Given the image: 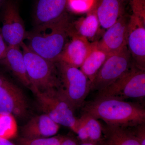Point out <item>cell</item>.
Wrapping results in <instances>:
<instances>
[{
    "label": "cell",
    "mask_w": 145,
    "mask_h": 145,
    "mask_svg": "<svg viewBox=\"0 0 145 145\" xmlns=\"http://www.w3.org/2000/svg\"><path fill=\"white\" fill-rule=\"evenodd\" d=\"M82 113L101 119L106 124L122 127H133L145 123V109L140 104L119 99H94L82 107Z\"/></svg>",
    "instance_id": "6da1fadb"
},
{
    "label": "cell",
    "mask_w": 145,
    "mask_h": 145,
    "mask_svg": "<svg viewBox=\"0 0 145 145\" xmlns=\"http://www.w3.org/2000/svg\"><path fill=\"white\" fill-rule=\"evenodd\" d=\"M71 22L67 15L58 20L35 25L27 32V45L46 59L57 62L68 38L70 37Z\"/></svg>",
    "instance_id": "7a4b0ae2"
},
{
    "label": "cell",
    "mask_w": 145,
    "mask_h": 145,
    "mask_svg": "<svg viewBox=\"0 0 145 145\" xmlns=\"http://www.w3.org/2000/svg\"><path fill=\"white\" fill-rule=\"evenodd\" d=\"M31 90L44 92L60 88V80L55 63L41 57L30 49L24 42L21 44Z\"/></svg>",
    "instance_id": "3957f363"
},
{
    "label": "cell",
    "mask_w": 145,
    "mask_h": 145,
    "mask_svg": "<svg viewBox=\"0 0 145 145\" xmlns=\"http://www.w3.org/2000/svg\"><path fill=\"white\" fill-rule=\"evenodd\" d=\"M55 64L60 80L58 91L75 111L82 106L90 93V81L78 68L61 61Z\"/></svg>",
    "instance_id": "277c9868"
},
{
    "label": "cell",
    "mask_w": 145,
    "mask_h": 145,
    "mask_svg": "<svg viewBox=\"0 0 145 145\" xmlns=\"http://www.w3.org/2000/svg\"><path fill=\"white\" fill-rule=\"evenodd\" d=\"M145 97V71L134 64L127 73L105 88L97 91L95 99H113L143 101Z\"/></svg>",
    "instance_id": "5b68a950"
},
{
    "label": "cell",
    "mask_w": 145,
    "mask_h": 145,
    "mask_svg": "<svg viewBox=\"0 0 145 145\" xmlns=\"http://www.w3.org/2000/svg\"><path fill=\"white\" fill-rule=\"evenodd\" d=\"M38 106L44 114L47 115L60 125L67 127L75 132L78 119L74 110L57 89L41 91H32Z\"/></svg>",
    "instance_id": "8992f818"
},
{
    "label": "cell",
    "mask_w": 145,
    "mask_h": 145,
    "mask_svg": "<svg viewBox=\"0 0 145 145\" xmlns=\"http://www.w3.org/2000/svg\"><path fill=\"white\" fill-rule=\"evenodd\" d=\"M133 64L127 46L109 55L91 83L90 92L102 90L114 82L127 73Z\"/></svg>",
    "instance_id": "52a82bcc"
},
{
    "label": "cell",
    "mask_w": 145,
    "mask_h": 145,
    "mask_svg": "<svg viewBox=\"0 0 145 145\" xmlns=\"http://www.w3.org/2000/svg\"><path fill=\"white\" fill-rule=\"evenodd\" d=\"M1 28L8 46H20L26 38L27 31L18 6L13 0H5L2 7Z\"/></svg>",
    "instance_id": "ba28073f"
},
{
    "label": "cell",
    "mask_w": 145,
    "mask_h": 145,
    "mask_svg": "<svg viewBox=\"0 0 145 145\" xmlns=\"http://www.w3.org/2000/svg\"><path fill=\"white\" fill-rule=\"evenodd\" d=\"M28 109V103L23 91L0 73V113L23 118L26 116Z\"/></svg>",
    "instance_id": "9c48e42d"
},
{
    "label": "cell",
    "mask_w": 145,
    "mask_h": 145,
    "mask_svg": "<svg viewBox=\"0 0 145 145\" xmlns=\"http://www.w3.org/2000/svg\"><path fill=\"white\" fill-rule=\"evenodd\" d=\"M127 46L133 64L145 71V20L133 14L130 16Z\"/></svg>",
    "instance_id": "30bf717a"
},
{
    "label": "cell",
    "mask_w": 145,
    "mask_h": 145,
    "mask_svg": "<svg viewBox=\"0 0 145 145\" xmlns=\"http://www.w3.org/2000/svg\"><path fill=\"white\" fill-rule=\"evenodd\" d=\"M130 17L123 15L113 25L106 29L102 39L98 42L99 47L108 55L119 52L127 46V36Z\"/></svg>",
    "instance_id": "8fae6325"
},
{
    "label": "cell",
    "mask_w": 145,
    "mask_h": 145,
    "mask_svg": "<svg viewBox=\"0 0 145 145\" xmlns=\"http://www.w3.org/2000/svg\"><path fill=\"white\" fill-rule=\"evenodd\" d=\"M69 0H36L33 13L35 25L54 22L67 15Z\"/></svg>",
    "instance_id": "7c38bea8"
},
{
    "label": "cell",
    "mask_w": 145,
    "mask_h": 145,
    "mask_svg": "<svg viewBox=\"0 0 145 145\" xmlns=\"http://www.w3.org/2000/svg\"><path fill=\"white\" fill-rule=\"evenodd\" d=\"M70 37L71 40L65 45L58 61L80 68L90 51L92 43L86 38L75 34L71 35Z\"/></svg>",
    "instance_id": "4fadbf2b"
},
{
    "label": "cell",
    "mask_w": 145,
    "mask_h": 145,
    "mask_svg": "<svg viewBox=\"0 0 145 145\" xmlns=\"http://www.w3.org/2000/svg\"><path fill=\"white\" fill-rule=\"evenodd\" d=\"M60 126L46 114L36 115L22 127V137L28 139L52 137L57 134Z\"/></svg>",
    "instance_id": "5bb4252c"
},
{
    "label": "cell",
    "mask_w": 145,
    "mask_h": 145,
    "mask_svg": "<svg viewBox=\"0 0 145 145\" xmlns=\"http://www.w3.org/2000/svg\"><path fill=\"white\" fill-rule=\"evenodd\" d=\"M20 48V46H8L5 56L0 63L7 68L23 85L31 90V83L27 75L22 51Z\"/></svg>",
    "instance_id": "9a60e30c"
},
{
    "label": "cell",
    "mask_w": 145,
    "mask_h": 145,
    "mask_svg": "<svg viewBox=\"0 0 145 145\" xmlns=\"http://www.w3.org/2000/svg\"><path fill=\"white\" fill-rule=\"evenodd\" d=\"M100 26L107 29L124 14L120 0H96L93 6Z\"/></svg>",
    "instance_id": "2e32d148"
},
{
    "label": "cell",
    "mask_w": 145,
    "mask_h": 145,
    "mask_svg": "<svg viewBox=\"0 0 145 145\" xmlns=\"http://www.w3.org/2000/svg\"><path fill=\"white\" fill-rule=\"evenodd\" d=\"M102 125V145H141L130 128Z\"/></svg>",
    "instance_id": "e0dca14e"
},
{
    "label": "cell",
    "mask_w": 145,
    "mask_h": 145,
    "mask_svg": "<svg viewBox=\"0 0 145 145\" xmlns=\"http://www.w3.org/2000/svg\"><path fill=\"white\" fill-rule=\"evenodd\" d=\"M108 56L106 52L99 47L98 42L92 43L90 51L80 68L91 83L94 80Z\"/></svg>",
    "instance_id": "ac0fdd59"
},
{
    "label": "cell",
    "mask_w": 145,
    "mask_h": 145,
    "mask_svg": "<svg viewBox=\"0 0 145 145\" xmlns=\"http://www.w3.org/2000/svg\"><path fill=\"white\" fill-rule=\"evenodd\" d=\"M100 26L93 7L86 17L80 18L75 22H71L70 36L75 34L88 40L95 36Z\"/></svg>",
    "instance_id": "d6986e66"
},
{
    "label": "cell",
    "mask_w": 145,
    "mask_h": 145,
    "mask_svg": "<svg viewBox=\"0 0 145 145\" xmlns=\"http://www.w3.org/2000/svg\"><path fill=\"white\" fill-rule=\"evenodd\" d=\"M81 118L86 127L89 141L100 143L103 136V125L98 119L86 113H82Z\"/></svg>",
    "instance_id": "ffe728a7"
},
{
    "label": "cell",
    "mask_w": 145,
    "mask_h": 145,
    "mask_svg": "<svg viewBox=\"0 0 145 145\" xmlns=\"http://www.w3.org/2000/svg\"><path fill=\"white\" fill-rule=\"evenodd\" d=\"M18 133L15 117L11 114L0 113V137L10 140L15 138Z\"/></svg>",
    "instance_id": "44dd1931"
},
{
    "label": "cell",
    "mask_w": 145,
    "mask_h": 145,
    "mask_svg": "<svg viewBox=\"0 0 145 145\" xmlns=\"http://www.w3.org/2000/svg\"><path fill=\"white\" fill-rule=\"evenodd\" d=\"M63 136H54L45 138L28 139L22 137L17 140L18 145H61Z\"/></svg>",
    "instance_id": "7402d4cb"
},
{
    "label": "cell",
    "mask_w": 145,
    "mask_h": 145,
    "mask_svg": "<svg viewBox=\"0 0 145 145\" xmlns=\"http://www.w3.org/2000/svg\"><path fill=\"white\" fill-rule=\"evenodd\" d=\"M132 14L145 20V0H131Z\"/></svg>",
    "instance_id": "603a6c76"
},
{
    "label": "cell",
    "mask_w": 145,
    "mask_h": 145,
    "mask_svg": "<svg viewBox=\"0 0 145 145\" xmlns=\"http://www.w3.org/2000/svg\"><path fill=\"white\" fill-rule=\"evenodd\" d=\"M132 130L141 145H145V123L133 127Z\"/></svg>",
    "instance_id": "cb8c5ba5"
},
{
    "label": "cell",
    "mask_w": 145,
    "mask_h": 145,
    "mask_svg": "<svg viewBox=\"0 0 145 145\" xmlns=\"http://www.w3.org/2000/svg\"><path fill=\"white\" fill-rule=\"evenodd\" d=\"M8 46L7 44L3 37L1 30L0 27V61L5 56Z\"/></svg>",
    "instance_id": "d4e9b609"
},
{
    "label": "cell",
    "mask_w": 145,
    "mask_h": 145,
    "mask_svg": "<svg viewBox=\"0 0 145 145\" xmlns=\"http://www.w3.org/2000/svg\"><path fill=\"white\" fill-rule=\"evenodd\" d=\"M61 145H78V144L72 138L64 137Z\"/></svg>",
    "instance_id": "484cf974"
},
{
    "label": "cell",
    "mask_w": 145,
    "mask_h": 145,
    "mask_svg": "<svg viewBox=\"0 0 145 145\" xmlns=\"http://www.w3.org/2000/svg\"><path fill=\"white\" fill-rule=\"evenodd\" d=\"M0 145H16L10 142V140L0 137Z\"/></svg>",
    "instance_id": "4316f807"
},
{
    "label": "cell",
    "mask_w": 145,
    "mask_h": 145,
    "mask_svg": "<svg viewBox=\"0 0 145 145\" xmlns=\"http://www.w3.org/2000/svg\"><path fill=\"white\" fill-rule=\"evenodd\" d=\"M100 143H96L91 141H88L86 142H81L80 144L78 145H99Z\"/></svg>",
    "instance_id": "83f0119b"
},
{
    "label": "cell",
    "mask_w": 145,
    "mask_h": 145,
    "mask_svg": "<svg viewBox=\"0 0 145 145\" xmlns=\"http://www.w3.org/2000/svg\"><path fill=\"white\" fill-rule=\"evenodd\" d=\"M5 0H0V9L2 7L3 4L5 1Z\"/></svg>",
    "instance_id": "f1b7e54d"
},
{
    "label": "cell",
    "mask_w": 145,
    "mask_h": 145,
    "mask_svg": "<svg viewBox=\"0 0 145 145\" xmlns=\"http://www.w3.org/2000/svg\"><path fill=\"white\" fill-rule=\"evenodd\" d=\"M99 145H102V144H101V143H100V144H99Z\"/></svg>",
    "instance_id": "f546056e"
},
{
    "label": "cell",
    "mask_w": 145,
    "mask_h": 145,
    "mask_svg": "<svg viewBox=\"0 0 145 145\" xmlns=\"http://www.w3.org/2000/svg\"><path fill=\"white\" fill-rule=\"evenodd\" d=\"M120 1H123V0H120Z\"/></svg>",
    "instance_id": "4dcf8cb0"
}]
</instances>
